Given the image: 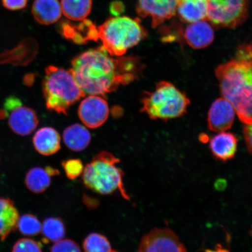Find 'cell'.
<instances>
[{
    "mask_svg": "<svg viewBox=\"0 0 252 252\" xmlns=\"http://www.w3.org/2000/svg\"><path fill=\"white\" fill-rule=\"evenodd\" d=\"M50 252H81L80 246L71 239H62L55 242Z\"/></svg>",
    "mask_w": 252,
    "mask_h": 252,
    "instance_id": "83f0119b",
    "label": "cell"
},
{
    "mask_svg": "<svg viewBox=\"0 0 252 252\" xmlns=\"http://www.w3.org/2000/svg\"><path fill=\"white\" fill-rule=\"evenodd\" d=\"M19 217L13 201L10 198H0V242L17 228Z\"/></svg>",
    "mask_w": 252,
    "mask_h": 252,
    "instance_id": "d6986e66",
    "label": "cell"
},
{
    "mask_svg": "<svg viewBox=\"0 0 252 252\" xmlns=\"http://www.w3.org/2000/svg\"><path fill=\"white\" fill-rule=\"evenodd\" d=\"M236 114L234 107L227 100L219 98L211 106L208 113V126L210 130L223 132L232 127Z\"/></svg>",
    "mask_w": 252,
    "mask_h": 252,
    "instance_id": "7c38bea8",
    "label": "cell"
},
{
    "mask_svg": "<svg viewBox=\"0 0 252 252\" xmlns=\"http://www.w3.org/2000/svg\"><path fill=\"white\" fill-rule=\"evenodd\" d=\"M178 0H138L136 12L141 18L151 17V26L156 28L174 17Z\"/></svg>",
    "mask_w": 252,
    "mask_h": 252,
    "instance_id": "30bf717a",
    "label": "cell"
},
{
    "mask_svg": "<svg viewBox=\"0 0 252 252\" xmlns=\"http://www.w3.org/2000/svg\"><path fill=\"white\" fill-rule=\"evenodd\" d=\"M91 136L86 127L80 124L68 126L63 133V140L69 149L79 152L86 149Z\"/></svg>",
    "mask_w": 252,
    "mask_h": 252,
    "instance_id": "44dd1931",
    "label": "cell"
},
{
    "mask_svg": "<svg viewBox=\"0 0 252 252\" xmlns=\"http://www.w3.org/2000/svg\"><path fill=\"white\" fill-rule=\"evenodd\" d=\"M9 128L16 134L27 136L35 130L39 120L34 110L24 106L18 97L12 96L5 100L4 108Z\"/></svg>",
    "mask_w": 252,
    "mask_h": 252,
    "instance_id": "ba28073f",
    "label": "cell"
},
{
    "mask_svg": "<svg viewBox=\"0 0 252 252\" xmlns=\"http://www.w3.org/2000/svg\"><path fill=\"white\" fill-rule=\"evenodd\" d=\"M62 14L69 20L83 21L91 13L93 0H61Z\"/></svg>",
    "mask_w": 252,
    "mask_h": 252,
    "instance_id": "7402d4cb",
    "label": "cell"
},
{
    "mask_svg": "<svg viewBox=\"0 0 252 252\" xmlns=\"http://www.w3.org/2000/svg\"><path fill=\"white\" fill-rule=\"evenodd\" d=\"M85 252H121L112 248L108 239L98 233H91L83 242Z\"/></svg>",
    "mask_w": 252,
    "mask_h": 252,
    "instance_id": "cb8c5ba5",
    "label": "cell"
},
{
    "mask_svg": "<svg viewBox=\"0 0 252 252\" xmlns=\"http://www.w3.org/2000/svg\"><path fill=\"white\" fill-rule=\"evenodd\" d=\"M17 228L21 234L25 236H36L42 231L40 220L31 214H24L19 217Z\"/></svg>",
    "mask_w": 252,
    "mask_h": 252,
    "instance_id": "d4e9b609",
    "label": "cell"
},
{
    "mask_svg": "<svg viewBox=\"0 0 252 252\" xmlns=\"http://www.w3.org/2000/svg\"><path fill=\"white\" fill-rule=\"evenodd\" d=\"M12 252H42L39 242L29 238H22L16 242Z\"/></svg>",
    "mask_w": 252,
    "mask_h": 252,
    "instance_id": "4316f807",
    "label": "cell"
},
{
    "mask_svg": "<svg viewBox=\"0 0 252 252\" xmlns=\"http://www.w3.org/2000/svg\"><path fill=\"white\" fill-rule=\"evenodd\" d=\"M110 55L103 46L72 60L71 72L85 94L103 96L139 78L144 65L135 57Z\"/></svg>",
    "mask_w": 252,
    "mask_h": 252,
    "instance_id": "6da1fadb",
    "label": "cell"
},
{
    "mask_svg": "<svg viewBox=\"0 0 252 252\" xmlns=\"http://www.w3.org/2000/svg\"><path fill=\"white\" fill-rule=\"evenodd\" d=\"M207 0H178L179 17L188 23L207 20Z\"/></svg>",
    "mask_w": 252,
    "mask_h": 252,
    "instance_id": "ffe728a7",
    "label": "cell"
},
{
    "mask_svg": "<svg viewBox=\"0 0 252 252\" xmlns=\"http://www.w3.org/2000/svg\"><path fill=\"white\" fill-rule=\"evenodd\" d=\"M238 148V139L229 132H220L211 138L210 149L217 159L227 161L234 158Z\"/></svg>",
    "mask_w": 252,
    "mask_h": 252,
    "instance_id": "9a60e30c",
    "label": "cell"
},
{
    "mask_svg": "<svg viewBox=\"0 0 252 252\" xmlns=\"http://www.w3.org/2000/svg\"><path fill=\"white\" fill-rule=\"evenodd\" d=\"M227 181L223 178L217 179L215 183H214V188H215L217 190L220 191L225 190V189L227 188Z\"/></svg>",
    "mask_w": 252,
    "mask_h": 252,
    "instance_id": "1f68e13d",
    "label": "cell"
},
{
    "mask_svg": "<svg viewBox=\"0 0 252 252\" xmlns=\"http://www.w3.org/2000/svg\"><path fill=\"white\" fill-rule=\"evenodd\" d=\"M120 159L112 154L102 151L84 167L82 179L85 187L95 193L108 195L118 191L126 200H130L126 190L125 173L117 165Z\"/></svg>",
    "mask_w": 252,
    "mask_h": 252,
    "instance_id": "3957f363",
    "label": "cell"
},
{
    "mask_svg": "<svg viewBox=\"0 0 252 252\" xmlns=\"http://www.w3.org/2000/svg\"><path fill=\"white\" fill-rule=\"evenodd\" d=\"M216 76L222 96L240 121L252 124V46L239 47L234 59L216 68Z\"/></svg>",
    "mask_w": 252,
    "mask_h": 252,
    "instance_id": "7a4b0ae2",
    "label": "cell"
},
{
    "mask_svg": "<svg viewBox=\"0 0 252 252\" xmlns=\"http://www.w3.org/2000/svg\"><path fill=\"white\" fill-rule=\"evenodd\" d=\"M29 0H1L2 5L9 10L17 11L27 7Z\"/></svg>",
    "mask_w": 252,
    "mask_h": 252,
    "instance_id": "f1b7e54d",
    "label": "cell"
},
{
    "mask_svg": "<svg viewBox=\"0 0 252 252\" xmlns=\"http://www.w3.org/2000/svg\"><path fill=\"white\" fill-rule=\"evenodd\" d=\"M147 37V32L138 19L116 16L107 20L96 29V39L110 55L124 56L129 49Z\"/></svg>",
    "mask_w": 252,
    "mask_h": 252,
    "instance_id": "277c9868",
    "label": "cell"
},
{
    "mask_svg": "<svg viewBox=\"0 0 252 252\" xmlns=\"http://www.w3.org/2000/svg\"><path fill=\"white\" fill-rule=\"evenodd\" d=\"M42 232L47 242H57L62 240L65 235V226L63 220L58 217H49L44 220Z\"/></svg>",
    "mask_w": 252,
    "mask_h": 252,
    "instance_id": "603a6c76",
    "label": "cell"
},
{
    "mask_svg": "<svg viewBox=\"0 0 252 252\" xmlns=\"http://www.w3.org/2000/svg\"><path fill=\"white\" fill-rule=\"evenodd\" d=\"M184 39L192 48H206L213 43L214 39L213 28L204 20L191 23L185 31Z\"/></svg>",
    "mask_w": 252,
    "mask_h": 252,
    "instance_id": "5bb4252c",
    "label": "cell"
},
{
    "mask_svg": "<svg viewBox=\"0 0 252 252\" xmlns=\"http://www.w3.org/2000/svg\"><path fill=\"white\" fill-rule=\"evenodd\" d=\"M32 14L34 20L40 24H55L62 15L61 2L59 0H34Z\"/></svg>",
    "mask_w": 252,
    "mask_h": 252,
    "instance_id": "2e32d148",
    "label": "cell"
},
{
    "mask_svg": "<svg viewBox=\"0 0 252 252\" xmlns=\"http://www.w3.org/2000/svg\"><path fill=\"white\" fill-rule=\"evenodd\" d=\"M59 173L58 170L52 167H34L27 172L25 184L28 190L32 193H42L51 185L53 176L58 175Z\"/></svg>",
    "mask_w": 252,
    "mask_h": 252,
    "instance_id": "e0dca14e",
    "label": "cell"
},
{
    "mask_svg": "<svg viewBox=\"0 0 252 252\" xmlns=\"http://www.w3.org/2000/svg\"><path fill=\"white\" fill-rule=\"evenodd\" d=\"M142 103L141 112L151 119L166 121L184 116L190 101L174 85L163 81L157 84L153 92L145 94Z\"/></svg>",
    "mask_w": 252,
    "mask_h": 252,
    "instance_id": "8992f818",
    "label": "cell"
},
{
    "mask_svg": "<svg viewBox=\"0 0 252 252\" xmlns=\"http://www.w3.org/2000/svg\"><path fill=\"white\" fill-rule=\"evenodd\" d=\"M109 108L102 96L90 94L81 102L78 115L88 127L96 128L101 126L108 119Z\"/></svg>",
    "mask_w": 252,
    "mask_h": 252,
    "instance_id": "8fae6325",
    "label": "cell"
},
{
    "mask_svg": "<svg viewBox=\"0 0 252 252\" xmlns=\"http://www.w3.org/2000/svg\"><path fill=\"white\" fill-rule=\"evenodd\" d=\"M34 78L32 74H28L24 78V82L25 85L30 86L33 83Z\"/></svg>",
    "mask_w": 252,
    "mask_h": 252,
    "instance_id": "d6a6232c",
    "label": "cell"
},
{
    "mask_svg": "<svg viewBox=\"0 0 252 252\" xmlns=\"http://www.w3.org/2000/svg\"><path fill=\"white\" fill-rule=\"evenodd\" d=\"M38 51V45L31 37L25 38L11 49L5 50L0 54V64H11L25 66L35 58Z\"/></svg>",
    "mask_w": 252,
    "mask_h": 252,
    "instance_id": "4fadbf2b",
    "label": "cell"
},
{
    "mask_svg": "<svg viewBox=\"0 0 252 252\" xmlns=\"http://www.w3.org/2000/svg\"><path fill=\"white\" fill-rule=\"evenodd\" d=\"M250 234L251 235V236H252V229L250 231Z\"/></svg>",
    "mask_w": 252,
    "mask_h": 252,
    "instance_id": "836d02e7",
    "label": "cell"
},
{
    "mask_svg": "<svg viewBox=\"0 0 252 252\" xmlns=\"http://www.w3.org/2000/svg\"><path fill=\"white\" fill-rule=\"evenodd\" d=\"M110 12L113 15L118 16L122 14L125 10L124 5L121 1H116L113 2L110 7Z\"/></svg>",
    "mask_w": 252,
    "mask_h": 252,
    "instance_id": "4dcf8cb0",
    "label": "cell"
},
{
    "mask_svg": "<svg viewBox=\"0 0 252 252\" xmlns=\"http://www.w3.org/2000/svg\"><path fill=\"white\" fill-rule=\"evenodd\" d=\"M243 133L248 150L252 154V124H245Z\"/></svg>",
    "mask_w": 252,
    "mask_h": 252,
    "instance_id": "f546056e",
    "label": "cell"
},
{
    "mask_svg": "<svg viewBox=\"0 0 252 252\" xmlns=\"http://www.w3.org/2000/svg\"><path fill=\"white\" fill-rule=\"evenodd\" d=\"M61 137L55 129L49 127L41 128L33 137L34 149L41 155L49 156L61 149Z\"/></svg>",
    "mask_w": 252,
    "mask_h": 252,
    "instance_id": "ac0fdd59",
    "label": "cell"
},
{
    "mask_svg": "<svg viewBox=\"0 0 252 252\" xmlns=\"http://www.w3.org/2000/svg\"><path fill=\"white\" fill-rule=\"evenodd\" d=\"M137 252H188L174 231L156 228L142 237Z\"/></svg>",
    "mask_w": 252,
    "mask_h": 252,
    "instance_id": "9c48e42d",
    "label": "cell"
},
{
    "mask_svg": "<svg viewBox=\"0 0 252 252\" xmlns=\"http://www.w3.org/2000/svg\"><path fill=\"white\" fill-rule=\"evenodd\" d=\"M65 175L70 180H74L83 174L84 166L80 159H72L62 163Z\"/></svg>",
    "mask_w": 252,
    "mask_h": 252,
    "instance_id": "484cf974",
    "label": "cell"
},
{
    "mask_svg": "<svg viewBox=\"0 0 252 252\" xmlns=\"http://www.w3.org/2000/svg\"><path fill=\"white\" fill-rule=\"evenodd\" d=\"M207 20L217 26L233 28L247 20L248 0H207Z\"/></svg>",
    "mask_w": 252,
    "mask_h": 252,
    "instance_id": "52a82bcc",
    "label": "cell"
},
{
    "mask_svg": "<svg viewBox=\"0 0 252 252\" xmlns=\"http://www.w3.org/2000/svg\"><path fill=\"white\" fill-rule=\"evenodd\" d=\"M42 89L47 108L61 114L67 115L69 108L86 96L70 70L52 65L46 68Z\"/></svg>",
    "mask_w": 252,
    "mask_h": 252,
    "instance_id": "5b68a950",
    "label": "cell"
}]
</instances>
